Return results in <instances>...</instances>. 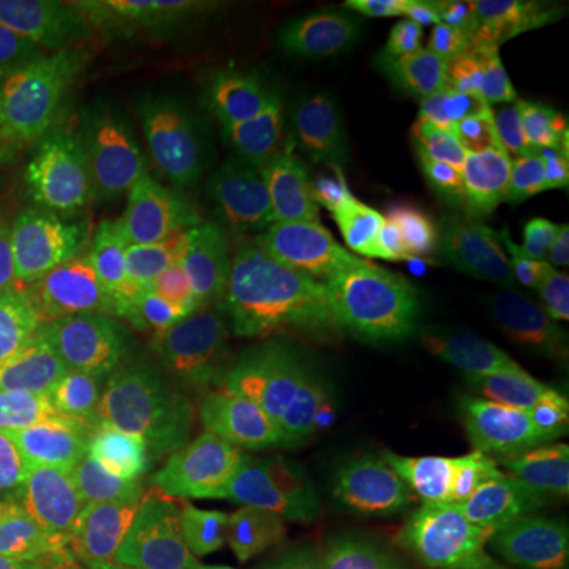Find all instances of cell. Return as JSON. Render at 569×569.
Listing matches in <instances>:
<instances>
[{
	"label": "cell",
	"instance_id": "6da1fadb",
	"mask_svg": "<svg viewBox=\"0 0 569 569\" xmlns=\"http://www.w3.org/2000/svg\"><path fill=\"white\" fill-rule=\"evenodd\" d=\"M171 118L156 96L102 104L0 162V279L44 288L89 272Z\"/></svg>",
	"mask_w": 569,
	"mask_h": 569
},
{
	"label": "cell",
	"instance_id": "7a4b0ae2",
	"mask_svg": "<svg viewBox=\"0 0 569 569\" xmlns=\"http://www.w3.org/2000/svg\"><path fill=\"white\" fill-rule=\"evenodd\" d=\"M51 370L82 421L118 433L168 421L190 373L159 266L108 260L82 272L51 339Z\"/></svg>",
	"mask_w": 569,
	"mask_h": 569
},
{
	"label": "cell",
	"instance_id": "3957f363",
	"mask_svg": "<svg viewBox=\"0 0 569 569\" xmlns=\"http://www.w3.org/2000/svg\"><path fill=\"white\" fill-rule=\"evenodd\" d=\"M159 276L181 336L190 392L224 402L257 387L276 358L295 348L263 257L222 216L200 212L171 224Z\"/></svg>",
	"mask_w": 569,
	"mask_h": 569
},
{
	"label": "cell",
	"instance_id": "277c9868",
	"mask_svg": "<svg viewBox=\"0 0 569 569\" xmlns=\"http://www.w3.org/2000/svg\"><path fill=\"white\" fill-rule=\"evenodd\" d=\"M284 266L307 323L351 373L377 377L408 339V288L387 231L348 193H295L279 209Z\"/></svg>",
	"mask_w": 569,
	"mask_h": 569
},
{
	"label": "cell",
	"instance_id": "5b68a950",
	"mask_svg": "<svg viewBox=\"0 0 569 569\" xmlns=\"http://www.w3.org/2000/svg\"><path fill=\"white\" fill-rule=\"evenodd\" d=\"M174 485L164 447L92 421H48L20 452V493L36 567H70L156 512Z\"/></svg>",
	"mask_w": 569,
	"mask_h": 569
},
{
	"label": "cell",
	"instance_id": "8992f818",
	"mask_svg": "<svg viewBox=\"0 0 569 569\" xmlns=\"http://www.w3.org/2000/svg\"><path fill=\"white\" fill-rule=\"evenodd\" d=\"M0 48L89 104L146 99L183 70V44L146 3L0 0Z\"/></svg>",
	"mask_w": 569,
	"mask_h": 569
},
{
	"label": "cell",
	"instance_id": "52a82bcc",
	"mask_svg": "<svg viewBox=\"0 0 569 569\" xmlns=\"http://www.w3.org/2000/svg\"><path fill=\"white\" fill-rule=\"evenodd\" d=\"M415 383L443 437L471 462H522L548 447L526 348L478 313L421 348Z\"/></svg>",
	"mask_w": 569,
	"mask_h": 569
},
{
	"label": "cell",
	"instance_id": "ba28073f",
	"mask_svg": "<svg viewBox=\"0 0 569 569\" xmlns=\"http://www.w3.org/2000/svg\"><path fill=\"white\" fill-rule=\"evenodd\" d=\"M389 440L387 421L355 389L288 348L257 380L238 447L257 488H307L399 447Z\"/></svg>",
	"mask_w": 569,
	"mask_h": 569
},
{
	"label": "cell",
	"instance_id": "9c48e42d",
	"mask_svg": "<svg viewBox=\"0 0 569 569\" xmlns=\"http://www.w3.org/2000/svg\"><path fill=\"white\" fill-rule=\"evenodd\" d=\"M146 10L181 44L295 61H332L408 22L421 7L392 0H168Z\"/></svg>",
	"mask_w": 569,
	"mask_h": 569
},
{
	"label": "cell",
	"instance_id": "30bf717a",
	"mask_svg": "<svg viewBox=\"0 0 569 569\" xmlns=\"http://www.w3.org/2000/svg\"><path fill=\"white\" fill-rule=\"evenodd\" d=\"M545 193L509 146L447 140L430 146L415 168L411 200L443 253L490 244L529 219Z\"/></svg>",
	"mask_w": 569,
	"mask_h": 569
},
{
	"label": "cell",
	"instance_id": "8fae6325",
	"mask_svg": "<svg viewBox=\"0 0 569 569\" xmlns=\"http://www.w3.org/2000/svg\"><path fill=\"white\" fill-rule=\"evenodd\" d=\"M447 272L475 313L512 336L569 305V260L563 203L545 187L529 219L490 244L447 253Z\"/></svg>",
	"mask_w": 569,
	"mask_h": 569
},
{
	"label": "cell",
	"instance_id": "7c38bea8",
	"mask_svg": "<svg viewBox=\"0 0 569 569\" xmlns=\"http://www.w3.org/2000/svg\"><path fill=\"white\" fill-rule=\"evenodd\" d=\"M380 569H456L462 512L456 475L430 447H396L373 459L361 519Z\"/></svg>",
	"mask_w": 569,
	"mask_h": 569
},
{
	"label": "cell",
	"instance_id": "4fadbf2b",
	"mask_svg": "<svg viewBox=\"0 0 569 569\" xmlns=\"http://www.w3.org/2000/svg\"><path fill=\"white\" fill-rule=\"evenodd\" d=\"M370 490L373 459L307 488H257L250 526L260 563L266 569H305L317 550L361 526Z\"/></svg>",
	"mask_w": 569,
	"mask_h": 569
},
{
	"label": "cell",
	"instance_id": "5bb4252c",
	"mask_svg": "<svg viewBox=\"0 0 569 569\" xmlns=\"http://www.w3.org/2000/svg\"><path fill=\"white\" fill-rule=\"evenodd\" d=\"M253 493L238 440H206L197 449L174 516L203 569H266L253 548Z\"/></svg>",
	"mask_w": 569,
	"mask_h": 569
},
{
	"label": "cell",
	"instance_id": "9a60e30c",
	"mask_svg": "<svg viewBox=\"0 0 569 569\" xmlns=\"http://www.w3.org/2000/svg\"><path fill=\"white\" fill-rule=\"evenodd\" d=\"M456 569H569V531L507 481L468 509Z\"/></svg>",
	"mask_w": 569,
	"mask_h": 569
},
{
	"label": "cell",
	"instance_id": "2e32d148",
	"mask_svg": "<svg viewBox=\"0 0 569 569\" xmlns=\"http://www.w3.org/2000/svg\"><path fill=\"white\" fill-rule=\"evenodd\" d=\"M73 89L0 48V162L92 111Z\"/></svg>",
	"mask_w": 569,
	"mask_h": 569
},
{
	"label": "cell",
	"instance_id": "e0dca14e",
	"mask_svg": "<svg viewBox=\"0 0 569 569\" xmlns=\"http://www.w3.org/2000/svg\"><path fill=\"white\" fill-rule=\"evenodd\" d=\"M67 569H203V563L190 548L174 509H156L82 553Z\"/></svg>",
	"mask_w": 569,
	"mask_h": 569
},
{
	"label": "cell",
	"instance_id": "ac0fdd59",
	"mask_svg": "<svg viewBox=\"0 0 569 569\" xmlns=\"http://www.w3.org/2000/svg\"><path fill=\"white\" fill-rule=\"evenodd\" d=\"M519 342L538 383L548 447H569V305L526 329Z\"/></svg>",
	"mask_w": 569,
	"mask_h": 569
},
{
	"label": "cell",
	"instance_id": "d6986e66",
	"mask_svg": "<svg viewBox=\"0 0 569 569\" xmlns=\"http://www.w3.org/2000/svg\"><path fill=\"white\" fill-rule=\"evenodd\" d=\"M531 507L569 531V447H545L529 468L509 478Z\"/></svg>",
	"mask_w": 569,
	"mask_h": 569
},
{
	"label": "cell",
	"instance_id": "ffe728a7",
	"mask_svg": "<svg viewBox=\"0 0 569 569\" xmlns=\"http://www.w3.org/2000/svg\"><path fill=\"white\" fill-rule=\"evenodd\" d=\"M0 569H36L20 493V452L0 443Z\"/></svg>",
	"mask_w": 569,
	"mask_h": 569
},
{
	"label": "cell",
	"instance_id": "44dd1931",
	"mask_svg": "<svg viewBox=\"0 0 569 569\" xmlns=\"http://www.w3.org/2000/svg\"><path fill=\"white\" fill-rule=\"evenodd\" d=\"M305 569H380V563L367 545L365 531L358 526V529L339 535L336 541H329L323 550H317L305 563Z\"/></svg>",
	"mask_w": 569,
	"mask_h": 569
},
{
	"label": "cell",
	"instance_id": "7402d4cb",
	"mask_svg": "<svg viewBox=\"0 0 569 569\" xmlns=\"http://www.w3.org/2000/svg\"><path fill=\"white\" fill-rule=\"evenodd\" d=\"M553 77H557V89H560V92H563V96L569 99V51L563 54V58H560V63H557V73H553Z\"/></svg>",
	"mask_w": 569,
	"mask_h": 569
}]
</instances>
